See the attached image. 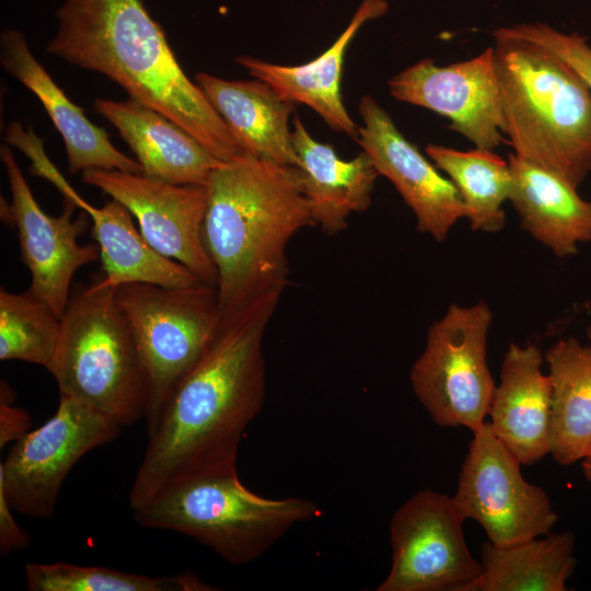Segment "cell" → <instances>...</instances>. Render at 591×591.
Segmentation results:
<instances>
[{
  "label": "cell",
  "instance_id": "1",
  "mask_svg": "<svg viewBox=\"0 0 591 591\" xmlns=\"http://www.w3.org/2000/svg\"><path fill=\"white\" fill-rule=\"evenodd\" d=\"M281 292L266 294L218 327L154 422L129 493L131 510L165 484L236 466L240 442L266 395L263 341Z\"/></svg>",
  "mask_w": 591,
  "mask_h": 591
},
{
  "label": "cell",
  "instance_id": "2",
  "mask_svg": "<svg viewBox=\"0 0 591 591\" xmlns=\"http://www.w3.org/2000/svg\"><path fill=\"white\" fill-rule=\"evenodd\" d=\"M46 51L101 73L129 99L190 134L221 162L247 154L200 86L189 80L141 0H65Z\"/></svg>",
  "mask_w": 591,
  "mask_h": 591
},
{
  "label": "cell",
  "instance_id": "3",
  "mask_svg": "<svg viewBox=\"0 0 591 591\" xmlns=\"http://www.w3.org/2000/svg\"><path fill=\"white\" fill-rule=\"evenodd\" d=\"M205 247L217 269L220 317L288 286L287 247L315 227L296 166L250 153L220 162L207 183Z\"/></svg>",
  "mask_w": 591,
  "mask_h": 591
},
{
  "label": "cell",
  "instance_id": "4",
  "mask_svg": "<svg viewBox=\"0 0 591 591\" xmlns=\"http://www.w3.org/2000/svg\"><path fill=\"white\" fill-rule=\"evenodd\" d=\"M502 134L514 153L573 187L591 173V91L559 56L507 26L493 32Z\"/></svg>",
  "mask_w": 591,
  "mask_h": 591
},
{
  "label": "cell",
  "instance_id": "5",
  "mask_svg": "<svg viewBox=\"0 0 591 591\" xmlns=\"http://www.w3.org/2000/svg\"><path fill=\"white\" fill-rule=\"evenodd\" d=\"M132 512L143 528L184 534L227 563L245 565L321 509L305 498L259 496L232 466L172 480Z\"/></svg>",
  "mask_w": 591,
  "mask_h": 591
},
{
  "label": "cell",
  "instance_id": "6",
  "mask_svg": "<svg viewBox=\"0 0 591 591\" xmlns=\"http://www.w3.org/2000/svg\"><path fill=\"white\" fill-rule=\"evenodd\" d=\"M46 369L60 395L88 404L123 427L144 417L142 363L115 288L101 279L71 292Z\"/></svg>",
  "mask_w": 591,
  "mask_h": 591
},
{
  "label": "cell",
  "instance_id": "7",
  "mask_svg": "<svg viewBox=\"0 0 591 591\" xmlns=\"http://www.w3.org/2000/svg\"><path fill=\"white\" fill-rule=\"evenodd\" d=\"M146 378L147 428L170 394L200 358L219 321L216 286L164 287L129 282L115 288Z\"/></svg>",
  "mask_w": 591,
  "mask_h": 591
},
{
  "label": "cell",
  "instance_id": "8",
  "mask_svg": "<svg viewBox=\"0 0 591 591\" xmlns=\"http://www.w3.org/2000/svg\"><path fill=\"white\" fill-rule=\"evenodd\" d=\"M491 322V309L479 301L453 303L429 326L409 381L436 425L473 432L485 422L496 389L487 363Z\"/></svg>",
  "mask_w": 591,
  "mask_h": 591
},
{
  "label": "cell",
  "instance_id": "9",
  "mask_svg": "<svg viewBox=\"0 0 591 591\" xmlns=\"http://www.w3.org/2000/svg\"><path fill=\"white\" fill-rule=\"evenodd\" d=\"M121 427L88 404L60 395L55 414L15 441L0 464V489L13 511L51 518L72 467L88 452L118 438Z\"/></svg>",
  "mask_w": 591,
  "mask_h": 591
},
{
  "label": "cell",
  "instance_id": "10",
  "mask_svg": "<svg viewBox=\"0 0 591 591\" xmlns=\"http://www.w3.org/2000/svg\"><path fill=\"white\" fill-rule=\"evenodd\" d=\"M453 497L421 489L390 521L392 564L376 591H466L479 577Z\"/></svg>",
  "mask_w": 591,
  "mask_h": 591
},
{
  "label": "cell",
  "instance_id": "11",
  "mask_svg": "<svg viewBox=\"0 0 591 591\" xmlns=\"http://www.w3.org/2000/svg\"><path fill=\"white\" fill-rule=\"evenodd\" d=\"M472 433L453 496L464 519L476 521L497 546L548 534L558 514L545 490L522 476V464L488 422Z\"/></svg>",
  "mask_w": 591,
  "mask_h": 591
},
{
  "label": "cell",
  "instance_id": "12",
  "mask_svg": "<svg viewBox=\"0 0 591 591\" xmlns=\"http://www.w3.org/2000/svg\"><path fill=\"white\" fill-rule=\"evenodd\" d=\"M0 158L11 193V201L1 206V219L18 230L21 259L31 274L27 290L61 317L74 274L100 257L97 243L81 245L78 241L91 219L84 210L73 219L77 206L69 199H65L58 217L47 215L33 196L8 144L0 146Z\"/></svg>",
  "mask_w": 591,
  "mask_h": 591
},
{
  "label": "cell",
  "instance_id": "13",
  "mask_svg": "<svg viewBox=\"0 0 591 591\" xmlns=\"http://www.w3.org/2000/svg\"><path fill=\"white\" fill-rule=\"evenodd\" d=\"M82 181L123 204L159 253L186 266L201 282L216 286L217 269L205 247V185H179L142 173L92 169Z\"/></svg>",
  "mask_w": 591,
  "mask_h": 591
},
{
  "label": "cell",
  "instance_id": "14",
  "mask_svg": "<svg viewBox=\"0 0 591 591\" xmlns=\"http://www.w3.org/2000/svg\"><path fill=\"white\" fill-rule=\"evenodd\" d=\"M387 86L394 99L449 118L450 128L477 148L493 150L505 141L494 47L444 67L424 58L392 77Z\"/></svg>",
  "mask_w": 591,
  "mask_h": 591
},
{
  "label": "cell",
  "instance_id": "15",
  "mask_svg": "<svg viewBox=\"0 0 591 591\" xmlns=\"http://www.w3.org/2000/svg\"><path fill=\"white\" fill-rule=\"evenodd\" d=\"M362 124L356 141L413 211L417 229L443 242L453 225L466 218L459 190L449 177L399 131L390 114L371 95L359 103Z\"/></svg>",
  "mask_w": 591,
  "mask_h": 591
},
{
  "label": "cell",
  "instance_id": "16",
  "mask_svg": "<svg viewBox=\"0 0 591 591\" xmlns=\"http://www.w3.org/2000/svg\"><path fill=\"white\" fill-rule=\"evenodd\" d=\"M0 63L43 105L62 138L71 174L92 169L142 173L138 161L115 148L107 132L90 121L83 109L65 94L35 58L21 31L1 32Z\"/></svg>",
  "mask_w": 591,
  "mask_h": 591
},
{
  "label": "cell",
  "instance_id": "17",
  "mask_svg": "<svg viewBox=\"0 0 591 591\" xmlns=\"http://www.w3.org/2000/svg\"><path fill=\"white\" fill-rule=\"evenodd\" d=\"M543 361L536 345L510 344L488 412L493 432L522 465L549 454L552 385Z\"/></svg>",
  "mask_w": 591,
  "mask_h": 591
},
{
  "label": "cell",
  "instance_id": "18",
  "mask_svg": "<svg viewBox=\"0 0 591 591\" xmlns=\"http://www.w3.org/2000/svg\"><path fill=\"white\" fill-rule=\"evenodd\" d=\"M386 0H362L348 25L335 42L316 58L296 66L273 63L253 56H237L235 62L270 85L285 100L313 109L332 129L354 140L358 128L341 96L345 55L354 37L369 21L386 13Z\"/></svg>",
  "mask_w": 591,
  "mask_h": 591
},
{
  "label": "cell",
  "instance_id": "19",
  "mask_svg": "<svg viewBox=\"0 0 591 591\" xmlns=\"http://www.w3.org/2000/svg\"><path fill=\"white\" fill-rule=\"evenodd\" d=\"M93 107L128 144L142 174L179 185H206L221 162L163 114L130 99H97Z\"/></svg>",
  "mask_w": 591,
  "mask_h": 591
},
{
  "label": "cell",
  "instance_id": "20",
  "mask_svg": "<svg viewBox=\"0 0 591 591\" xmlns=\"http://www.w3.org/2000/svg\"><path fill=\"white\" fill-rule=\"evenodd\" d=\"M292 143L314 224L329 235L345 230L352 213L371 205L380 176L371 158L361 151L351 160L341 159L329 143L313 138L298 115L292 121Z\"/></svg>",
  "mask_w": 591,
  "mask_h": 591
},
{
  "label": "cell",
  "instance_id": "21",
  "mask_svg": "<svg viewBox=\"0 0 591 591\" xmlns=\"http://www.w3.org/2000/svg\"><path fill=\"white\" fill-rule=\"evenodd\" d=\"M509 201L522 229L558 257L576 255L591 241V202L565 178L515 153Z\"/></svg>",
  "mask_w": 591,
  "mask_h": 591
},
{
  "label": "cell",
  "instance_id": "22",
  "mask_svg": "<svg viewBox=\"0 0 591 591\" xmlns=\"http://www.w3.org/2000/svg\"><path fill=\"white\" fill-rule=\"evenodd\" d=\"M210 104L247 153L278 164H297L290 117L293 103L266 82L195 76Z\"/></svg>",
  "mask_w": 591,
  "mask_h": 591
},
{
  "label": "cell",
  "instance_id": "23",
  "mask_svg": "<svg viewBox=\"0 0 591 591\" xmlns=\"http://www.w3.org/2000/svg\"><path fill=\"white\" fill-rule=\"evenodd\" d=\"M61 194L91 219V233L100 247L104 286L116 288L129 282H144L175 288L201 282L186 266L154 250L136 229L132 215L119 201L112 199L103 207H94L69 184Z\"/></svg>",
  "mask_w": 591,
  "mask_h": 591
},
{
  "label": "cell",
  "instance_id": "24",
  "mask_svg": "<svg viewBox=\"0 0 591 591\" xmlns=\"http://www.w3.org/2000/svg\"><path fill=\"white\" fill-rule=\"evenodd\" d=\"M545 360L552 385L549 454L567 466L591 448V345L563 338Z\"/></svg>",
  "mask_w": 591,
  "mask_h": 591
},
{
  "label": "cell",
  "instance_id": "25",
  "mask_svg": "<svg viewBox=\"0 0 591 591\" xmlns=\"http://www.w3.org/2000/svg\"><path fill=\"white\" fill-rule=\"evenodd\" d=\"M573 547L570 531L508 546L484 542L482 572L466 591H566L577 564Z\"/></svg>",
  "mask_w": 591,
  "mask_h": 591
},
{
  "label": "cell",
  "instance_id": "26",
  "mask_svg": "<svg viewBox=\"0 0 591 591\" xmlns=\"http://www.w3.org/2000/svg\"><path fill=\"white\" fill-rule=\"evenodd\" d=\"M425 151L459 190L471 229L485 233L502 230V205L509 200L512 184L509 162L493 150L477 147L461 151L429 143Z\"/></svg>",
  "mask_w": 591,
  "mask_h": 591
},
{
  "label": "cell",
  "instance_id": "27",
  "mask_svg": "<svg viewBox=\"0 0 591 591\" xmlns=\"http://www.w3.org/2000/svg\"><path fill=\"white\" fill-rule=\"evenodd\" d=\"M30 591H209L192 571L171 576H146L102 566L69 563H28L25 565Z\"/></svg>",
  "mask_w": 591,
  "mask_h": 591
},
{
  "label": "cell",
  "instance_id": "28",
  "mask_svg": "<svg viewBox=\"0 0 591 591\" xmlns=\"http://www.w3.org/2000/svg\"><path fill=\"white\" fill-rule=\"evenodd\" d=\"M61 317L28 290L0 288V360L47 367L55 354Z\"/></svg>",
  "mask_w": 591,
  "mask_h": 591
},
{
  "label": "cell",
  "instance_id": "29",
  "mask_svg": "<svg viewBox=\"0 0 591 591\" xmlns=\"http://www.w3.org/2000/svg\"><path fill=\"white\" fill-rule=\"evenodd\" d=\"M507 28L555 53L582 78L591 91V46L586 37L578 33H563L541 22L519 23Z\"/></svg>",
  "mask_w": 591,
  "mask_h": 591
},
{
  "label": "cell",
  "instance_id": "30",
  "mask_svg": "<svg viewBox=\"0 0 591 591\" xmlns=\"http://www.w3.org/2000/svg\"><path fill=\"white\" fill-rule=\"evenodd\" d=\"M32 425L30 415L13 405V391L1 381L0 392V448L11 441H18L26 434Z\"/></svg>",
  "mask_w": 591,
  "mask_h": 591
},
{
  "label": "cell",
  "instance_id": "31",
  "mask_svg": "<svg viewBox=\"0 0 591 591\" xmlns=\"http://www.w3.org/2000/svg\"><path fill=\"white\" fill-rule=\"evenodd\" d=\"M14 511L0 489V554L7 557L30 545V535L16 522Z\"/></svg>",
  "mask_w": 591,
  "mask_h": 591
},
{
  "label": "cell",
  "instance_id": "32",
  "mask_svg": "<svg viewBox=\"0 0 591 591\" xmlns=\"http://www.w3.org/2000/svg\"><path fill=\"white\" fill-rule=\"evenodd\" d=\"M582 462V472L584 477L588 479V482L591 484V448L587 455L581 460Z\"/></svg>",
  "mask_w": 591,
  "mask_h": 591
},
{
  "label": "cell",
  "instance_id": "33",
  "mask_svg": "<svg viewBox=\"0 0 591 591\" xmlns=\"http://www.w3.org/2000/svg\"><path fill=\"white\" fill-rule=\"evenodd\" d=\"M587 337H588L589 344L591 345V325L587 329Z\"/></svg>",
  "mask_w": 591,
  "mask_h": 591
}]
</instances>
